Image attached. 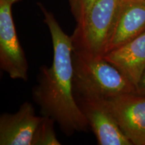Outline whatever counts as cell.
<instances>
[{
  "label": "cell",
  "instance_id": "1",
  "mask_svg": "<svg viewBox=\"0 0 145 145\" xmlns=\"http://www.w3.org/2000/svg\"><path fill=\"white\" fill-rule=\"evenodd\" d=\"M38 4L51 37L53 60L50 67H40L37 84L32 89L33 99L40 107L41 116L53 120L67 136L86 132L89 126L74 92L71 38L52 12L42 3Z\"/></svg>",
  "mask_w": 145,
  "mask_h": 145
},
{
  "label": "cell",
  "instance_id": "2",
  "mask_svg": "<svg viewBox=\"0 0 145 145\" xmlns=\"http://www.w3.org/2000/svg\"><path fill=\"white\" fill-rule=\"evenodd\" d=\"M73 88L77 99H104L136 88L115 67L103 57H90L73 50Z\"/></svg>",
  "mask_w": 145,
  "mask_h": 145
},
{
  "label": "cell",
  "instance_id": "3",
  "mask_svg": "<svg viewBox=\"0 0 145 145\" xmlns=\"http://www.w3.org/2000/svg\"><path fill=\"white\" fill-rule=\"evenodd\" d=\"M122 0H95L71 36L74 51L103 57Z\"/></svg>",
  "mask_w": 145,
  "mask_h": 145
},
{
  "label": "cell",
  "instance_id": "4",
  "mask_svg": "<svg viewBox=\"0 0 145 145\" xmlns=\"http://www.w3.org/2000/svg\"><path fill=\"white\" fill-rule=\"evenodd\" d=\"M20 1L0 0V67L12 79L27 81L28 61L12 16V6Z\"/></svg>",
  "mask_w": 145,
  "mask_h": 145
},
{
  "label": "cell",
  "instance_id": "5",
  "mask_svg": "<svg viewBox=\"0 0 145 145\" xmlns=\"http://www.w3.org/2000/svg\"><path fill=\"white\" fill-rule=\"evenodd\" d=\"M102 101L132 144L145 145V96L124 93Z\"/></svg>",
  "mask_w": 145,
  "mask_h": 145
},
{
  "label": "cell",
  "instance_id": "6",
  "mask_svg": "<svg viewBox=\"0 0 145 145\" xmlns=\"http://www.w3.org/2000/svg\"><path fill=\"white\" fill-rule=\"evenodd\" d=\"M99 145H132L121 130L102 99H77Z\"/></svg>",
  "mask_w": 145,
  "mask_h": 145
},
{
  "label": "cell",
  "instance_id": "7",
  "mask_svg": "<svg viewBox=\"0 0 145 145\" xmlns=\"http://www.w3.org/2000/svg\"><path fill=\"white\" fill-rule=\"evenodd\" d=\"M42 116L36 115L32 104L23 103L16 113L0 116V145H32Z\"/></svg>",
  "mask_w": 145,
  "mask_h": 145
},
{
  "label": "cell",
  "instance_id": "8",
  "mask_svg": "<svg viewBox=\"0 0 145 145\" xmlns=\"http://www.w3.org/2000/svg\"><path fill=\"white\" fill-rule=\"evenodd\" d=\"M145 32L144 0H122L106 53Z\"/></svg>",
  "mask_w": 145,
  "mask_h": 145
},
{
  "label": "cell",
  "instance_id": "9",
  "mask_svg": "<svg viewBox=\"0 0 145 145\" xmlns=\"http://www.w3.org/2000/svg\"><path fill=\"white\" fill-rule=\"evenodd\" d=\"M103 58L115 67L136 88L145 72V32L107 52Z\"/></svg>",
  "mask_w": 145,
  "mask_h": 145
},
{
  "label": "cell",
  "instance_id": "10",
  "mask_svg": "<svg viewBox=\"0 0 145 145\" xmlns=\"http://www.w3.org/2000/svg\"><path fill=\"white\" fill-rule=\"evenodd\" d=\"M54 122L50 118L42 116L34 133L32 145H61L54 131Z\"/></svg>",
  "mask_w": 145,
  "mask_h": 145
},
{
  "label": "cell",
  "instance_id": "11",
  "mask_svg": "<svg viewBox=\"0 0 145 145\" xmlns=\"http://www.w3.org/2000/svg\"><path fill=\"white\" fill-rule=\"evenodd\" d=\"M95 0H69L71 12L76 22L82 20Z\"/></svg>",
  "mask_w": 145,
  "mask_h": 145
},
{
  "label": "cell",
  "instance_id": "12",
  "mask_svg": "<svg viewBox=\"0 0 145 145\" xmlns=\"http://www.w3.org/2000/svg\"><path fill=\"white\" fill-rule=\"evenodd\" d=\"M136 94L145 96V72L141 77L140 81L136 86Z\"/></svg>",
  "mask_w": 145,
  "mask_h": 145
},
{
  "label": "cell",
  "instance_id": "13",
  "mask_svg": "<svg viewBox=\"0 0 145 145\" xmlns=\"http://www.w3.org/2000/svg\"><path fill=\"white\" fill-rule=\"evenodd\" d=\"M144 1H145V0H144Z\"/></svg>",
  "mask_w": 145,
  "mask_h": 145
}]
</instances>
